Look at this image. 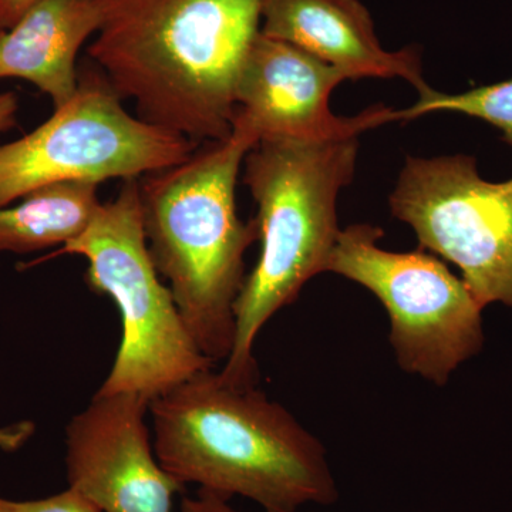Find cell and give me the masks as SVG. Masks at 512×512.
Masks as SVG:
<instances>
[{
    "label": "cell",
    "instance_id": "cell-1",
    "mask_svg": "<svg viewBox=\"0 0 512 512\" xmlns=\"http://www.w3.org/2000/svg\"><path fill=\"white\" fill-rule=\"evenodd\" d=\"M264 0H103L89 56L138 117L197 144L232 130L235 86Z\"/></svg>",
    "mask_w": 512,
    "mask_h": 512
},
{
    "label": "cell",
    "instance_id": "cell-2",
    "mask_svg": "<svg viewBox=\"0 0 512 512\" xmlns=\"http://www.w3.org/2000/svg\"><path fill=\"white\" fill-rule=\"evenodd\" d=\"M154 451L184 484L264 512L332 505L339 490L325 447L281 404L255 387L204 370L150 403Z\"/></svg>",
    "mask_w": 512,
    "mask_h": 512
},
{
    "label": "cell",
    "instance_id": "cell-3",
    "mask_svg": "<svg viewBox=\"0 0 512 512\" xmlns=\"http://www.w3.org/2000/svg\"><path fill=\"white\" fill-rule=\"evenodd\" d=\"M183 163L144 175L141 214L148 252L167 279L191 338L212 362L235 342V303L247 274L256 220H239L235 190L255 144L241 134L210 141Z\"/></svg>",
    "mask_w": 512,
    "mask_h": 512
},
{
    "label": "cell",
    "instance_id": "cell-4",
    "mask_svg": "<svg viewBox=\"0 0 512 512\" xmlns=\"http://www.w3.org/2000/svg\"><path fill=\"white\" fill-rule=\"evenodd\" d=\"M359 141H262L245 157L244 184L258 207L261 254L235 303V342L220 375L255 387L256 336L292 305L303 286L328 272L342 229L338 197L355 177Z\"/></svg>",
    "mask_w": 512,
    "mask_h": 512
},
{
    "label": "cell",
    "instance_id": "cell-5",
    "mask_svg": "<svg viewBox=\"0 0 512 512\" xmlns=\"http://www.w3.org/2000/svg\"><path fill=\"white\" fill-rule=\"evenodd\" d=\"M87 259L86 284L110 296L121 315V342L97 394L133 393L153 402L214 362L195 345L170 288L148 252L140 183L124 180L114 200L100 204L89 227L60 249Z\"/></svg>",
    "mask_w": 512,
    "mask_h": 512
},
{
    "label": "cell",
    "instance_id": "cell-6",
    "mask_svg": "<svg viewBox=\"0 0 512 512\" xmlns=\"http://www.w3.org/2000/svg\"><path fill=\"white\" fill-rule=\"evenodd\" d=\"M103 73L84 69L72 100L42 126L0 144V207L37 188L130 180L183 163L200 144L131 116Z\"/></svg>",
    "mask_w": 512,
    "mask_h": 512
},
{
    "label": "cell",
    "instance_id": "cell-7",
    "mask_svg": "<svg viewBox=\"0 0 512 512\" xmlns=\"http://www.w3.org/2000/svg\"><path fill=\"white\" fill-rule=\"evenodd\" d=\"M382 228L342 229L328 272L356 282L382 302L390 343L404 372L446 386L461 363L484 345L483 306L463 279L434 254L386 251Z\"/></svg>",
    "mask_w": 512,
    "mask_h": 512
},
{
    "label": "cell",
    "instance_id": "cell-8",
    "mask_svg": "<svg viewBox=\"0 0 512 512\" xmlns=\"http://www.w3.org/2000/svg\"><path fill=\"white\" fill-rule=\"evenodd\" d=\"M421 249L460 269L483 308L512 309V178L491 183L476 158L409 157L389 197Z\"/></svg>",
    "mask_w": 512,
    "mask_h": 512
},
{
    "label": "cell",
    "instance_id": "cell-9",
    "mask_svg": "<svg viewBox=\"0 0 512 512\" xmlns=\"http://www.w3.org/2000/svg\"><path fill=\"white\" fill-rule=\"evenodd\" d=\"M348 76L298 46L259 32L249 47L235 86L231 133L262 141H335L359 138L400 121L383 104L353 117L330 109V96Z\"/></svg>",
    "mask_w": 512,
    "mask_h": 512
},
{
    "label": "cell",
    "instance_id": "cell-10",
    "mask_svg": "<svg viewBox=\"0 0 512 512\" xmlns=\"http://www.w3.org/2000/svg\"><path fill=\"white\" fill-rule=\"evenodd\" d=\"M147 410L138 394L96 393L67 424L69 488L101 512H173L175 495L187 490L158 461Z\"/></svg>",
    "mask_w": 512,
    "mask_h": 512
},
{
    "label": "cell",
    "instance_id": "cell-11",
    "mask_svg": "<svg viewBox=\"0 0 512 512\" xmlns=\"http://www.w3.org/2000/svg\"><path fill=\"white\" fill-rule=\"evenodd\" d=\"M261 32L298 46L349 80L403 79L419 96L431 89L419 47L384 49L360 0H264Z\"/></svg>",
    "mask_w": 512,
    "mask_h": 512
},
{
    "label": "cell",
    "instance_id": "cell-12",
    "mask_svg": "<svg viewBox=\"0 0 512 512\" xmlns=\"http://www.w3.org/2000/svg\"><path fill=\"white\" fill-rule=\"evenodd\" d=\"M101 22L103 0H42L0 30V80L35 84L59 109L79 89L77 56Z\"/></svg>",
    "mask_w": 512,
    "mask_h": 512
},
{
    "label": "cell",
    "instance_id": "cell-13",
    "mask_svg": "<svg viewBox=\"0 0 512 512\" xmlns=\"http://www.w3.org/2000/svg\"><path fill=\"white\" fill-rule=\"evenodd\" d=\"M97 188L87 181L46 185L18 205L0 207V252L30 254L69 244L99 210Z\"/></svg>",
    "mask_w": 512,
    "mask_h": 512
},
{
    "label": "cell",
    "instance_id": "cell-14",
    "mask_svg": "<svg viewBox=\"0 0 512 512\" xmlns=\"http://www.w3.org/2000/svg\"><path fill=\"white\" fill-rule=\"evenodd\" d=\"M430 113H457L474 117L498 128L512 147V79L447 94L430 89L420 94L414 106L399 110L400 121L419 119Z\"/></svg>",
    "mask_w": 512,
    "mask_h": 512
},
{
    "label": "cell",
    "instance_id": "cell-15",
    "mask_svg": "<svg viewBox=\"0 0 512 512\" xmlns=\"http://www.w3.org/2000/svg\"><path fill=\"white\" fill-rule=\"evenodd\" d=\"M0 512H101L82 494L67 488L63 493L33 501H13L0 497Z\"/></svg>",
    "mask_w": 512,
    "mask_h": 512
},
{
    "label": "cell",
    "instance_id": "cell-16",
    "mask_svg": "<svg viewBox=\"0 0 512 512\" xmlns=\"http://www.w3.org/2000/svg\"><path fill=\"white\" fill-rule=\"evenodd\" d=\"M181 512H239L229 505L228 500L207 490H198L197 498H184Z\"/></svg>",
    "mask_w": 512,
    "mask_h": 512
},
{
    "label": "cell",
    "instance_id": "cell-17",
    "mask_svg": "<svg viewBox=\"0 0 512 512\" xmlns=\"http://www.w3.org/2000/svg\"><path fill=\"white\" fill-rule=\"evenodd\" d=\"M35 433V424L32 421L0 427V448L5 451H16L22 447Z\"/></svg>",
    "mask_w": 512,
    "mask_h": 512
},
{
    "label": "cell",
    "instance_id": "cell-18",
    "mask_svg": "<svg viewBox=\"0 0 512 512\" xmlns=\"http://www.w3.org/2000/svg\"><path fill=\"white\" fill-rule=\"evenodd\" d=\"M42 0H0V30L9 29Z\"/></svg>",
    "mask_w": 512,
    "mask_h": 512
},
{
    "label": "cell",
    "instance_id": "cell-19",
    "mask_svg": "<svg viewBox=\"0 0 512 512\" xmlns=\"http://www.w3.org/2000/svg\"><path fill=\"white\" fill-rule=\"evenodd\" d=\"M19 100L15 93L0 94V133L16 126Z\"/></svg>",
    "mask_w": 512,
    "mask_h": 512
},
{
    "label": "cell",
    "instance_id": "cell-20",
    "mask_svg": "<svg viewBox=\"0 0 512 512\" xmlns=\"http://www.w3.org/2000/svg\"><path fill=\"white\" fill-rule=\"evenodd\" d=\"M309 512H318V511H309Z\"/></svg>",
    "mask_w": 512,
    "mask_h": 512
}]
</instances>
